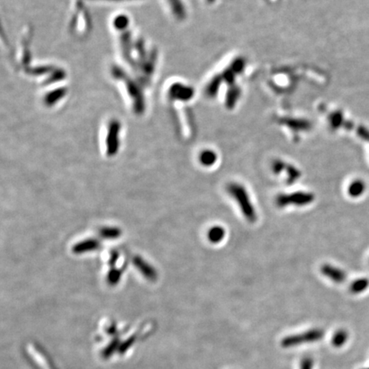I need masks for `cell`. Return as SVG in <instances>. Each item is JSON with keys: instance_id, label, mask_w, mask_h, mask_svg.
<instances>
[{"instance_id": "6da1fadb", "label": "cell", "mask_w": 369, "mask_h": 369, "mask_svg": "<svg viewBox=\"0 0 369 369\" xmlns=\"http://www.w3.org/2000/svg\"><path fill=\"white\" fill-rule=\"evenodd\" d=\"M227 192L231 198L237 202L241 214L245 220L250 223H255L257 220V212L256 207L252 202L248 190L245 185L238 182H230L227 185Z\"/></svg>"}, {"instance_id": "7a4b0ae2", "label": "cell", "mask_w": 369, "mask_h": 369, "mask_svg": "<svg viewBox=\"0 0 369 369\" xmlns=\"http://www.w3.org/2000/svg\"><path fill=\"white\" fill-rule=\"evenodd\" d=\"M316 200V196L313 192L306 191H298L291 193H281L275 199L276 205L284 209L290 206L305 207L311 204Z\"/></svg>"}, {"instance_id": "3957f363", "label": "cell", "mask_w": 369, "mask_h": 369, "mask_svg": "<svg viewBox=\"0 0 369 369\" xmlns=\"http://www.w3.org/2000/svg\"><path fill=\"white\" fill-rule=\"evenodd\" d=\"M323 337L324 331L322 329L314 328L301 334H294L284 337L281 341V346L284 348H291L302 344H312L320 340Z\"/></svg>"}, {"instance_id": "277c9868", "label": "cell", "mask_w": 369, "mask_h": 369, "mask_svg": "<svg viewBox=\"0 0 369 369\" xmlns=\"http://www.w3.org/2000/svg\"><path fill=\"white\" fill-rule=\"evenodd\" d=\"M320 272L324 276L327 277V279L337 284L344 283L347 277L344 270L329 263L323 264L322 266L320 267Z\"/></svg>"}, {"instance_id": "5b68a950", "label": "cell", "mask_w": 369, "mask_h": 369, "mask_svg": "<svg viewBox=\"0 0 369 369\" xmlns=\"http://www.w3.org/2000/svg\"><path fill=\"white\" fill-rule=\"evenodd\" d=\"M227 233L226 229L221 226H214L208 231V238L212 244H219L224 240Z\"/></svg>"}, {"instance_id": "8992f818", "label": "cell", "mask_w": 369, "mask_h": 369, "mask_svg": "<svg viewBox=\"0 0 369 369\" xmlns=\"http://www.w3.org/2000/svg\"><path fill=\"white\" fill-rule=\"evenodd\" d=\"M283 173L286 174L285 178V182L286 184H291L298 181L301 176H302V172L298 169V168L295 167L291 164H285Z\"/></svg>"}, {"instance_id": "52a82bcc", "label": "cell", "mask_w": 369, "mask_h": 369, "mask_svg": "<svg viewBox=\"0 0 369 369\" xmlns=\"http://www.w3.org/2000/svg\"><path fill=\"white\" fill-rule=\"evenodd\" d=\"M366 190V184L362 180H355L352 181L348 187V194L352 198H359L364 193Z\"/></svg>"}, {"instance_id": "ba28073f", "label": "cell", "mask_w": 369, "mask_h": 369, "mask_svg": "<svg viewBox=\"0 0 369 369\" xmlns=\"http://www.w3.org/2000/svg\"><path fill=\"white\" fill-rule=\"evenodd\" d=\"M369 281L368 279H366V278H360V279L355 280V281L352 282V285H351V287H350V290H351L352 293L358 294V293H361L362 291L367 290L368 287H369Z\"/></svg>"}, {"instance_id": "9c48e42d", "label": "cell", "mask_w": 369, "mask_h": 369, "mask_svg": "<svg viewBox=\"0 0 369 369\" xmlns=\"http://www.w3.org/2000/svg\"><path fill=\"white\" fill-rule=\"evenodd\" d=\"M217 156L216 153L211 151H206L201 154L200 162L205 167H211L217 163Z\"/></svg>"}, {"instance_id": "30bf717a", "label": "cell", "mask_w": 369, "mask_h": 369, "mask_svg": "<svg viewBox=\"0 0 369 369\" xmlns=\"http://www.w3.org/2000/svg\"><path fill=\"white\" fill-rule=\"evenodd\" d=\"M347 337H348V335L345 331H337L332 338V344L334 345V347L339 348L345 344V342L347 340Z\"/></svg>"}, {"instance_id": "8fae6325", "label": "cell", "mask_w": 369, "mask_h": 369, "mask_svg": "<svg viewBox=\"0 0 369 369\" xmlns=\"http://www.w3.org/2000/svg\"><path fill=\"white\" fill-rule=\"evenodd\" d=\"M286 163H285L281 160H276L272 164V172L273 174L279 175V174H283L285 167Z\"/></svg>"}, {"instance_id": "7c38bea8", "label": "cell", "mask_w": 369, "mask_h": 369, "mask_svg": "<svg viewBox=\"0 0 369 369\" xmlns=\"http://www.w3.org/2000/svg\"><path fill=\"white\" fill-rule=\"evenodd\" d=\"M314 360L311 356H305L300 362V369H313Z\"/></svg>"}]
</instances>
